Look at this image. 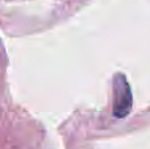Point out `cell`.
Segmentation results:
<instances>
[{"mask_svg": "<svg viewBox=\"0 0 150 149\" xmlns=\"http://www.w3.org/2000/svg\"><path fill=\"white\" fill-rule=\"evenodd\" d=\"M113 115L117 119H124L132 111L133 96L127 77L117 73L113 77Z\"/></svg>", "mask_w": 150, "mask_h": 149, "instance_id": "6da1fadb", "label": "cell"}]
</instances>
